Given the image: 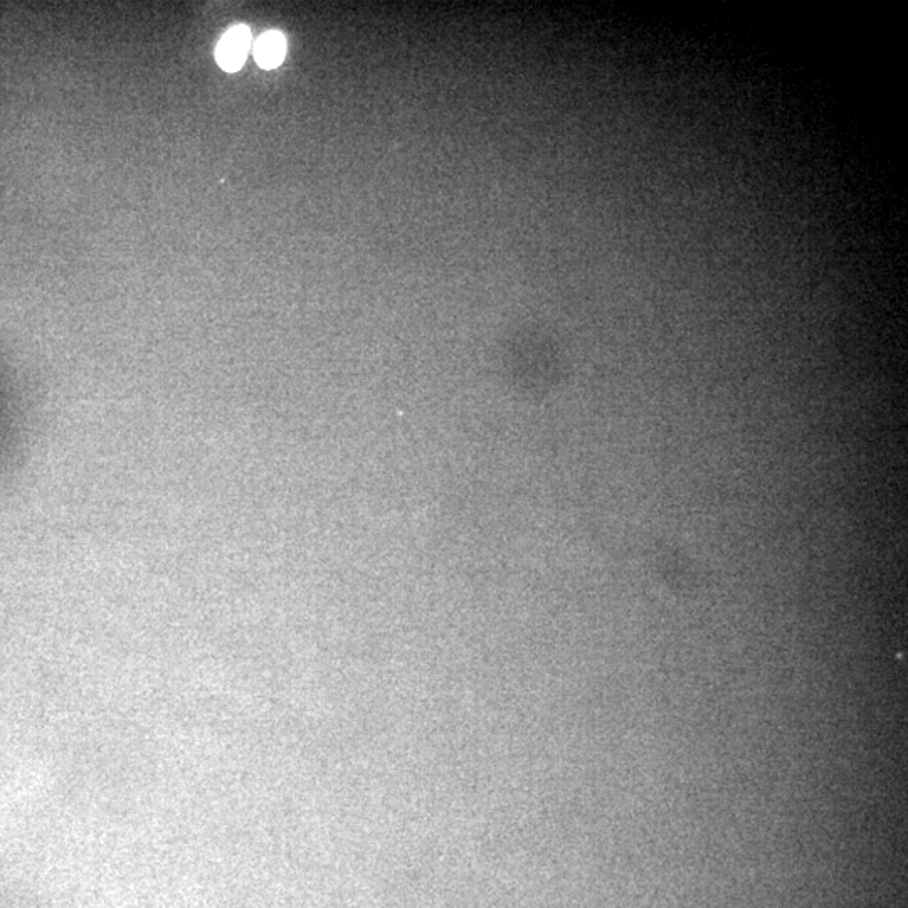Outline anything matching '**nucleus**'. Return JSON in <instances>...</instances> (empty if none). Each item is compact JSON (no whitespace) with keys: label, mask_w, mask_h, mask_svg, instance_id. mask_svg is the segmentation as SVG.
<instances>
[{"label":"nucleus","mask_w":908,"mask_h":908,"mask_svg":"<svg viewBox=\"0 0 908 908\" xmlns=\"http://www.w3.org/2000/svg\"><path fill=\"white\" fill-rule=\"evenodd\" d=\"M37 411L24 392L0 386V483L11 476L31 446Z\"/></svg>","instance_id":"f257e3e1"},{"label":"nucleus","mask_w":908,"mask_h":908,"mask_svg":"<svg viewBox=\"0 0 908 908\" xmlns=\"http://www.w3.org/2000/svg\"><path fill=\"white\" fill-rule=\"evenodd\" d=\"M251 46V31L248 26H236L226 32L216 48V59L222 69L229 73L238 71L246 61Z\"/></svg>","instance_id":"f03ea898"},{"label":"nucleus","mask_w":908,"mask_h":908,"mask_svg":"<svg viewBox=\"0 0 908 908\" xmlns=\"http://www.w3.org/2000/svg\"><path fill=\"white\" fill-rule=\"evenodd\" d=\"M286 54V39L281 32H266L254 44L256 63L264 69L278 68Z\"/></svg>","instance_id":"7ed1b4c3"}]
</instances>
